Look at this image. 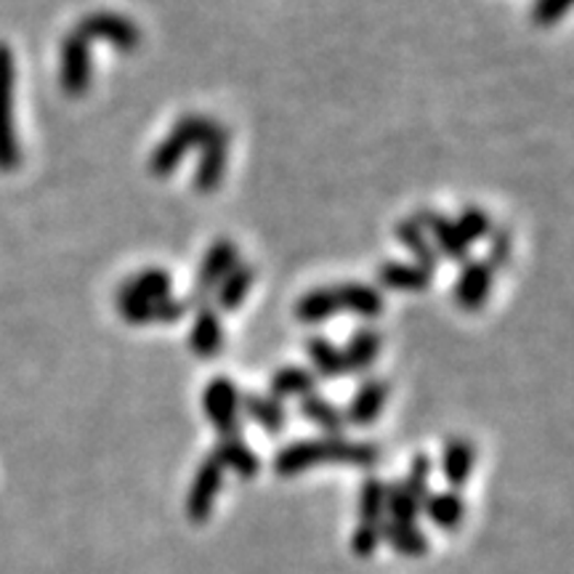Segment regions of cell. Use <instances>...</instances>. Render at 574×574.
I'll list each match as a JSON object with an SVG mask.
<instances>
[{"label":"cell","mask_w":574,"mask_h":574,"mask_svg":"<svg viewBox=\"0 0 574 574\" xmlns=\"http://www.w3.org/2000/svg\"><path fill=\"white\" fill-rule=\"evenodd\" d=\"M381 460V450L370 441H351L344 437H319L290 441L271 460L277 476H299L319 463H344L354 469H372Z\"/></svg>","instance_id":"obj_1"},{"label":"cell","mask_w":574,"mask_h":574,"mask_svg":"<svg viewBox=\"0 0 574 574\" xmlns=\"http://www.w3.org/2000/svg\"><path fill=\"white\" fill-rule=\"evenodd\" d=\"M216 120L205 115H187L173 125V131L157 144V149L149 157V173L157 179H168L170 173H176V168L181 166V160L189 155V149L200 147L205 142L207 134L213 131Z\"/></svg>","instance_id":"obj_2"},{"label":"cell","mask_w":574,"mask_h":574,"mask_svg":"<svg viewBox=\"0 0 574 574\" xmlns=\"http://www.w3.org/2000/svg\"><path fill=\"white\" fill-rule=\"evenodd\" d=\"M386 524V484L378 476H368L359 487L357 527L351 534V551L359 559H370L381 545V529Z\"/></svg>","instance_id":"obj_3"},{"label":"cell","mask_w":574,"mask_h":574,"mask_svg":"<svg viewBox=\"0 0 574 574\" xmlns=\"http://www.w3.org/2000/svg\"><path fill=\"white\" fill-rule=\"evenodd\" d=\"M14 52L0 43V173L19 166V142L14 131Z\"/></svg>","instance_id":"obj_4"},{"label":"cell","mask_w":574,"mask_h":574,"mask_svg":"<svg viewBox=\"0 0 574 574\" xmlns=\"http://www.w3.org/2000/svg\"><path fill=\"white\" fill-rule=\"evenodd\" d=\"M239 263V248L232 239H216V243L207 248V254L200 263L198 271V282L194 288L189 290L184 306L189 308H203L207 304H213V293H216L218 282L229 274Z\"/></svg>","instance_id":"obj_5"},{"label":"cell","mask_w":574,"mask_h":574,"mask_svg":"<svg viewBox=\"0 0 574 574\" xmlns=\"http://www.w3.org/2000/svg\"><path fill=\"white\" fill-rule=\"evenodd\" d=\"M239 389L229 378L218 375L203 391L205 418L216 428L221 439L243 437V407H239Z\"/></svg>","instance_id":"obj_6"},{"label":"cell","mask_w":574,"mask_h":574,"mask_svg":"<svg viewBox=\"0 0 574 574\" xmlns=\"http://www.w3.org/2000/svg\"><path fill=\"white\" fill-rule=\"evenodd\" d=\"M75 33L83 35L88 43H110L112 48L123 54H134L142 46V30L136 27V22H131L123 14H115V11H93V14L80 19Z\"/></svg>","instance_id":"obj_7"},{"label":"cell","mask_w":574,"mask_h":574,"mask_svg":"<svg viewBox=\"0 0 574 574\" xmlns=\"http://www.w3.org/2000/svg\"><path fill=\"white\" fill-rule=\"evenodd\" d=\"M59 83L61 91L67 97L78 99L88 93L93 78V67H91V43L86 41L83 35H78L72 30L65 41H61V56H59Z\"/></svg>","instance_id":"obj_8"},{"label":"cell","mask_w":574,"mask_h":574,"mask_svg":"<svg viewBox=\"0 0 574 574\" xmlns=\"http://www.w3.org/2000/svg\"><path fill=\"white\" fill-rule=\"evenodd\" d=\"M221 484H224V469L213 452L200 463L192 479V487L187 492V519L192 524H205L213 516V506L218 500Z\"/></svg>","instance_id":"obj_9"},{"label":"cell","mask_w":574,"mask_h":574,"mask_svg":"<svg viewBox=\"0 0 574 574\" xmlns=\"http://www.w3.org/2000/svg\"><path fill=\"white\" fill-rule=\"evenodd\" d=\"M200 147H203V155H200L198 173H194V189L200 194H211L216 192L226 173V157H229V131H226V125H213V131Z\"/></svg>","instance_id":"obj_10"},{"label":"cell","mask_w":574,"mask_h":574,"mask_svg":"<svg viewBox=\"0 0 574 574\" xmlns=\"http://www.w3.org/2000/svg\"><path fill=\"white\" fill-rule=\"evenodd\" d=\"M420 221V226L426 229L428 239H431V245L437 248L439 258H450V261L455 263H465L471 261V245L465 243L463 235L458 232L455 221L447 218L444 213L439 211H420L418 216H415Z\"/></svg>","instance_id":"obj_11"},{"label":"cell","mask_w":574,"mask_h":574,"mask_svg":"<svg viewBox=\"0 0 574 574\" xmlns=\"http://www.w3.org/2000/svg\"><path fill=\"white\" fill-rule=\"evenodd\" d=\"M117 312L128 325H176L184 319L187 306L179 299H160V301H136V299H117Z\"/></svg>","instance_id":"obj_12"},{"label":"cell","mask_w":574,"mask_h":574,"mask_svg":"<svg viewBox=\"0 0 574 574\" xmlns=\"http://www.w3.org/2000/svg\"><path fill=\"white\" fill-rule=\"evenodd\" d=\"M492 285H495V271L487 261H465L455 282V304L463 312H479L487 304Z\"/></svg>","instance_id":"obj_13"},{"label":"cell","mask_w":574,"mask_h":574,"mask_svg":"<svg viewBox=\"0 0 574 574\" xmlns=\"http://www.w3.org/2000/svg\"><path fill=\"white\" fill-rule=\"evenodd\" d=\"M189 349L200 359L216 357L224 349V325H221L213 304L198 308V317H194L192 330H189Z\"/></svg>","instance_id":"obj_14"},{"label":"cell","mask_w":574,"mask_h":574,"mask_svg":"<svg viewBox=\"0 0 574 574\" xmlns=\"http://www.w3.org/2000/svg\"><path fill=\"white\" fill-rule=\"evenodd\" d=\"M389 399V383L370 378L362 386L357 389V394L351 396V402L344 409V418L351 426H370L378 415L383 413V405Z\"/></svg>","instance_id":"obj_15"},{"label":"cell","mask_w":574,"mask_h":574,"mask_svg":"<svg viewBox=\"0 0 574 574\" xmlns=\"http://www.w3.org/2000/svg\"><path fill=\"white\" fill-rule=\"evenodd\" d=\"M333 293H336L338 312L359 314L364 319L381 317L383 308H386L383 295L372 285H364V282H340V285H333Z\"/></svg>","instance_id":"obj_16"},{"label":"cell","mask_w":574,"mask_h":574,"mask_svg":"<svg viewBox=\"0 0 574 574\" xmlns=\"http://www.w3.org/2000/svg\"><path fill=\"white\" fill-rule=\"evenodd\" d=\"M173 295V277L166 269H142L123 282L117 290V299L136 301H160Z\"/></svg>","instance_id":"obj_17"},{"label":"cell","mask_w":574,"mask_h":574,"mask_svg":"<svg viewBox=\"0 0 574 574\" xmlns=\"http://www.w3.org/2000/svg\"><path fill=\"white\" fill-rule=\"evenodd\" d=\"M239 407L248 418L256 420V426H261L269 437L285 431L288 426V409L280 399L263 394H243L239 396Z\"/></svg>","instance_id":"obj_18"},{"label":"cell","mask_w":574,"mask_h":574,"mask_svg":"<svg viewBox=\"0 0 574 574\" xmlns=\"http://www.w3.org/2000/svg\"><path fill=\"white\" fill-rule=\"evenodd\" d=\"M213 458L218 460L221 469L235 471L239 479H256L261 471V460L245 444L243 437L218 439V444L213 447Z\"/></svg>","instance_id":"obj_19"},{"label":"cell","mask_w":574,"mask_h":574,"mask_svg":"<svg viewBox=\"0 0 574 574\" xmlns=\"http://www.w3.org/2000/svg\"><path fill=\"white\" fill-rule=\"evenodd\" d=\"M396 239H399L402 248H407L409 254L415 256V263L423 269H428L434 274L439 267V254L437 248L431 245V239H428L426 229L420 226L418 218H402L399 224H396Z\"/></svg>","instance_id":"obj_20"},{"label":"cell","mask_w":574,"mask_h":574,"mask_svg":"<svg viewBox=\"0 0 574 574\" xmlns=\"http://www.w3.org/2000/svg\"><path fill=\"white\" fill-rule=\"evenodd\" d=\"M431 271L418 267V263L386 261L378 267V282L389 290H409V293H418V290L431 288Z\"/></svg>","instance_id":"obj_21"},{"label":"cell","mask_w":574,"mask_h":574,"mask_svg":"<svg viewBox=\"0 0 574 574\" xmlns=\"http://www.w3.org/2000/svg\"><path fill=\"white\" fill-rule=\"evenodd\" d=\"M473 463H476V450L469 439H450L444 444V452H441V473H444L447 482L452 487L460 489L465 482L471 479Z\"/></svg>","instance_id":"obj_22"},{"label":"cell","mask_w":574,"mask_h":574,"mask_svg":"<svg viewBox=\"0 0 574 574\" xmlns=\"http://www.w3.org/2000/svg\"><path fill=\"white\" fill-rule=\"evenodd\" d=\"M381 333L372 330V327H362V330L351 333L349 344L340 351L346 372H368L372 362L378 359V351H381Z\"/></svg>","instance_id":"obj_23"},{"label":"cell","mask_w":574,"mask_h":574,"mask_svg":"<svg viewBox=\"0 0 574 574\" xmlns=\"http://www.w3.org/2000/svg\"><path fill=\"white\" fill-rule=\"evenodd\" d=\"M423 508H426L428 519L437 524L439 529H444V532L458 529L460 524H463V516H465V503L455 489L434 492V495L426 497Z\"/></svg>","instance_id":"obj_24"},{"label":"cell","mask_w":574,"mask_h":574,"mask_svg":"<svg viewBox=\"0 0 574 574\" xmlns=\"http://www.w3.org/2000/svg\"><path fill=\"white\" fill-rule=\"evenodd\" d=\"M381 540H386L391 548H394L399 556L407 559H420L426 556V551L431 548V540H428L426 532H420L415 524H394L386 521L381 529Z\"/></svg>","instance_id":"obj_25"},{"label":"cell","mask_w":574,"mask_h":574,"mask_svg":"<svg viewBox=\"0 0 574 574\" xmlns=\"http://www.w3.org/2000/svg\"><path fill=\"white\" fill-rule=\"evenodd\" d=\"M256 280V269L248 263H237L216 288V304L221 312H237L243 306V301L248 299L250 285Z\"/></svg>","instance_id":"obj_26"},{"label":"cell","mask_w":574,"mask_h":574,"mask_svg":"<svg viewBox=\"0 0 574 574\" xmlns=\"http://www.w3.org/2000/svg\"><path fill=\"white\" fill-rule=\"evenodd\" d=\"M269 389L274 399H290V396H299V399H304V396L314 394V389H317V375H314L312 370L306 368H295V364H290V368H280L271 375L269 381Z\"/></svg>","instance_id":"obj_27"},{"label":"cell","mask_w":574,"mask_h":574,"mask_svg":"<svg viewBox=\"0 0 574 574\" xmlns=\"http://www.w3.org/2000/svg\"><path fill=\"white\" fill-rule=\"evenodd\" d=\"M301 415H304L308 423H314V426L322 428L327 437H340L346 428L344 409H338L330 399H327V396L322 394L304 396V399H301Z\"/></svg>","instance_id":"obj_28"},{"label":"cell","mask_w":574,"mask_h":574,"mask_svg":"<svg viewBox=\"0 0 574 574\" xmlns=\"http://www.w3.org/2000/svg\"><path fill=\"white\" fill-rule=\"evenodd\" d=\"M336 314L338 306L333 285L308 290L306 295H301L299 304H295V319L304 322V325H319V322H327L330 317H336Z\"/></svg>","instance_id":"obj_29"},{"label":"cell","mask_w":574,"mask_h":574,"mask_svg":"<svg viewBox=\"0 0 574 574\" xmlns=\"http://www.w3.org/2000/svg\"><path fill=\"white\" fill-rule=\"evenodd\" d=\"M306 354H308V359H312L314 370H317L319 378H340V375H346L340 349H338V346H333L327 338H322V336L308 338Z\"/></svg>","instance_id":"obj_30"},{"label":"cell","mask_w":574,"mask_h":574,"mask_svg":"<svg viewBox=\"0 0 574 574\" xmlns=\"http://www.w3.org/2000/svg\"><path fill=\"white\" fill-rule=\"evenodd\" d=\"M420 514V506L409 495L405 482L386 484V516L394 524H415Z\"/></svg>","instance_id":"obj_31"},{"label":"cell","mask_w":574,"mask_h":574,"mask_svg":"<svg viewBox=\"0 0 574 574\" xmlns=\"http://www.w3.org/2000/svg\"><path fill=\"white\" fill-rule=\"evenodd\" d=\"M455 226L469 245L479 243V239H487L492 235V229H495L489 213H484L479 205H465L463 211H460Z\"/></svg>","instance_id":"obj_32"},{"label":"cell","mask_w":574,"mask_h":574,"mask_svg":"<svg viewBox=\"0 0 574 574\" xmlns=\"http://www.w3.org/2000/svg\"><path fill=\"white\" fill-rule=\"evenodd\" d=\"M431 458L428 455H415L413 458V465H409V473L405 479V487L409 495L415 497V503L423 508V503H426L428 497V482H431Z\"/></svg>","instance_id":"obj_33"},{"label":"cell","mask_w":574,"mask_h":574,"mask_svg":"<svg viewBox=\"0 0 574 574\" xmlns=\"http://www.w3.org/2000/svg\"><path fill=\"white\" fill-rule=\"evenodd\" d=\"M514 258V235L508 229H492L489 235V254L484 261L489 263L492 271L506 269Z\"/></svg>","instance_id":"obj_34"},{"label":"cell","mask_w":574,"mask_h":574,"mask_svg":"<svg viewBox=\"0 0 574 574\" xmlns=\"http://www.w3.org/2000/svg\"><path fill=\"white\" fill-rule=\"evenodd\" d=\"M572 0H538L532 5V22L540 27H553L561 16L570 11Z\"/></svg>","instance_id":"obj_35"}]
</instances>
